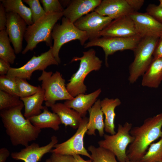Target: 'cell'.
I'll list each match as a JSON object with an SVG mask.
<instances>
[{"label": "cell", "instance_id": "6da1fadb", "mask_svg": "<svg viewBox=\"0 0 162 162\" xmlns=\"http://www.w3.org/2000/svg\"><path fill=\"white\" fill-rule=\"evenodd\" d=\"M23 103L15 107L1 110L0 116L7 134L13 146L25 147L36 140L41 130L34 126L22 114Z\"/></svg>", "mask_w": 162, "mask_h": 162}, {"label": "cell", "instance_id": "7a4b0ae2", "mask_svg": "<svg viewBox=\"0 0 162 162\" xmlns=\"http://www.w3.org/2000/svg\"><path fill=\"white\" fill-rule=\"evenodd\" d=\"M162 112L146 118L141 126L132 128L130 133L134 139L127 151L128 160L139 161L150 145L162 137Z\"/></svg>", "mask_w": 162, "mask_h": 162}, {"label": "cell", "instance_id": "3957f363", "mask_svg": "<svg viewBox=\"0 0 162 162\" xmlns=\"http://www.w3.org/2000/svg\"><path fill=\"white\" fill-rule=\"evenodd\" d=\"M63 16L62 13H46L33 24L28 26L24 38L27 45L22 54H25L28 51L32 50L39 43L42 42H45L50 48L52 47V29Z\"/></svg>", "mask_w": 162, "mask_h": 162}, {"label": "cell", "instance_id": "277c9868", "mask_svg": "<svg viewBox=\"0 0 162 162\" xmlns=\"http://www.w3.org/2000/svg\"><path fill=\"white\" fill-rule=\"evenodd\" d=\"M83 54L81 57H74L70 62L80 61L78 69L72 75L66 85L68 92L74 98L85 93L87 88L84 83L85 78L91 72L99 70L102 66V61L96 55L94 49L84 51Z\"/></svg>", "mask_w": 162, "mask_h": 162}, {"label": "cell", "instance_id": "5b68a950", "mask_svg": "<svg viewBox=\"0 0 162 162\" xmlns=\"http://www.w3.org/2000/svg\"><path fill=\"white\" fill-rule=\"evenodd\" d=\"M160 37L147 36L142 38L133 51L134 58L129 66L128 80L136 82L146 72L153 58V54Z\"/></svg>", "mask_w": 162, "mask_h": 162}, {"label": "cell", "instance_id": "8992f818", "mask_svg": "<svg viewBox=\"0 0 162 162\" xmlns=\"http://www.w3.org/2000/svg\"><path fill=\"white\" fill-rule=\"evenodd\" d=\"M51 36L53 40L52 53L59 64L61 63L59 52L63 45L73 40H78L81 45H84L86 42L89 39L86 32L78 29L74 23L64 17L62 18L61 24L56 23L55 25Z\"/></svg>", "mask_w": 162, "mask_h": 162}, {"label": "cell", "instance_id": "52a82bcc", "mask_svg": "<svg viewBox=\"0 0 162 162\" xmlns=\"http://www.w3.org/2000/svg\"><path fill=\"white\" fill-rule=\"evenodd\" d=\"M38 80L41 82V88L44 91L46 106L50 107L56 101L70 100L74 98L68 92L65 80L59 72L53 73L52 71H43Z\"/></svg>", "mask_w": 162, "mask_h": 162}, {"label": "cell", "instance_id": "ba28073f", "mask_svg": "<svg viewBox=\"0 0 162 162\" xmlns=\"http://www.w3.org/2000/svg\"><path fill=\"white\" fill-rule=\"evenodd\" d=\"M132 124L128 122L123 125L119 124L117 132L113 135L104 134V139L99 141V146L107 149L113 153L119 162H126L128 159L127 148L134 140L130 131Z\"/></svg>", "mask_w": 162, "mask_h": 162}, {"label": "cell", "instance_id": "9c48e42d", "mask_svg": "<svg viewBox=\"0 0 162 162\" xmlns=\"http://www.w3.org/2000/svg\"><path fill=\"white\" fill-rule=\"evenodd\" d=\"M142 38L137 35L127 37H102L89 41L84 45L87 48L93 46L101 47L105 53V64L108 67V56L118 51L133 50Z\"/></svg>", "mask_w": 162, "mask_h": 162}, {"label": "cell", "instance_id": "30bf717a", "mask_svg": "<svg viewBox=\"0 0 162 162\" xmlns=\"http://www.w3.org/2000/svg\"><path fill=\"white\" fill-rule=\"evenodd\" d=\"M59 64L53 55L51 47L39 56H33L21 67L17 68L10 67L6 75L9 77L29 80L34 72L37 70L42 71L50 65H58Z\"/></svg>", "mask_w": 162, "mask_h": 162}, {"label": "cell", "instance_id": "8fae6325", "mask_svg": "<svg viewBox=\"0 0 162 162\" xmlns=\"http://www.w3.org/2000/svg\"><path fill=\"white\" fill-rule=\"evenodd\" d=\"M88 118L85 117L78 128L76 132L66 141L54 146L51 152L56 154L73 156L75 154L82 155L92 159V157L85 148L84 138L87 130V124Z\"/></svg>", "mask_w": 162, "mask_h": 162}, {"label": "cell", "instance_id": "7c38bea8", "mask_svg": "<svg viewBox=\"0 0 162 162\" xmlns=\"http://www.w3.org/2000/svg\"><path fill=\"white\" fill-rule=\"evenodd\" d=\"M112 20L94 11L82 17L74 24L79 29L86 32L90 40L101 37L100 32Z\"/></svg>", "mask_w": 162, "mask_h": 162}, {"label": "cell", "instance_id": "4fadbf2b", "mask_svg": "<svg viewBox=\"0 0 162 162\" xmlns=\"http://www.w3.org/2000/svg\"><path fill=\"white\" fill-rule=\"evenodd\" d=\"M7 20L5 30L16 54H18L22 50V41L27 24L24 19L14 12L7 13Z\"/></svg>", "mask_w": 162, "mask_h": 162}, {"label": "cell", "instance_id": "5bb4252c", "mask_svg": "<svg viewBox=\"0 0 162 162\" xmlns=\"http://www.w3.org/2000/svg\"><path fill=\"white\" fill-rule=\"evenodd\" d=\"M129 16L134 23L138 34L142 38L162 35V23L146 12L134 11Z\"/></svg>", "mask_w": 162, "mask_h": 162}, {"label": "cell", "instance_id": "9a60e30c", "mask_svg": "<svg viewBox=\"0 0 162 162\" xmlns=\"http://www.w3.org/2000/svg\"><path fill=\"white\" fill-rule=\"evenodd\" d=\"M58 142L57 136L53 135L51 137L50 142L45 146H40L38 143L34 142L19 152H12L11 156L14 160L24 162H38L44 155L51 152Z\"/></svg>", "mask_w": 162, "mask_h": 162}, {"label": "cell", "instance_id": "2e32d148", "mask_svg": "<svg viewBox=\"0 0 162 162\" xmlns=\"http://www.w3.org/2000/svg\"><path fill=\"white\" fill-rule=\"evenodd\" d=\"M100 35V37H127L138 34L133 20L126 15L112 20Z\"/></svg>", "mask_w": 162, "mask_h": 162}, {"label": "cell", "instance_id": "e0dca14e", "mask_svg": "<svg viewBox=\"0 0 162 162\" xmlns=\"http://www.w3.org/2000/svg\"><path fill=\"white\" fill-rule=\"evenodd\" d=\"M94 11L112 20L129 15L134 12L126 0H102Z\"/></svg>", "mask_w": 162, "mask_h": 162}, {"label": "cell", "instance_id": "ac0fdd59", "mask_svg": "<svg viewBox=\"0 0 162 162\" xmlns=\"http://www.w3.org/2000/svg\"><path fill=\"white\" fill-rule=\"evenodd\" d=\"M101 0H74L70 2L63 12V16L74 23L82 17L94 11Z\"/></svg>", "mask_w": 162, "mask_h": 162}, {"label": "cell", "instance_id": "d6986e66", "mask_svg": "<svg viewBox=\"0 0 162 162\" xmlns=\"http://www.w3.org/2000/svg\"><path fill=\"white\" fill-rule=\"evenodd\" d=\"M101 91L99 88L89 94H80L71 100H66L64 104L76 111L83 118L86 117L87 111L97 100Z\"/></svg>", "mask_w": 162, "mask_h": 162}, {"label": "cell", "instance_id": "ffe728a7", "mask_svg": "<svg viewBox=\"0 0 162 162\" xmlns=\"http://www.w3.org/2000/svg\"><path fill=\"white\" fill-rule=\"evenodd\" d=\"M101 100L98 99L88 110L89 118L87 124L86 134L95 136V130H98L100 137L104 135V114L101 110Z\"/></svg>", "mask_w": 162, "mask_h": 162}, {"label": "cell", "instance_id": "44dd1931", "mask_svg": "<svg viewBox=\"0 0 162 162\" xmlns=\"http://www.w3.org/2000/svg\"><path fill=\"white\" fill-rule=\"evenodd\" d=\"M50 107L52 112L58 116L61 123L66 127L69 126L74 129H77L82 120L83 118L77 112L64 104L55 103Z\"/></svg>", "mask_w": 162, "mask_h": 162}, {"label": "cell", "instance_id": "7402d4cb", "mask_svg": "<svg viewBox=\"0 0 162 162\" xmlns=\"http://www.w3.org/2000/svg\"><path fill=\"white\" fill-rule=\"evenodd\" d=\"M121 104L118 98H106L100 101L101 110L105 116L104 131L110 135L115 134V109Z\"/></svg>", "mask_w": 162, "mask_h": 162}, {"label": "cell", "instance_id": "603a6c76", "mask_svg": "<svg viewBox=\"0 0 162 162\" xmlns=\"http://www.w3.org/2000/svg\"><path fill=\"white\" fill-rule=\"evenodd\" d=\"M162 82V58H153L142 76L141 85L152 88H158Z\"/></svg>", "mask_w": 162, "mask_h": 162}, {"label": "cell", "instance_id": "cb8c5ba5", "mask_svg": "<svg viewBox=\"0 0 162 162\" xmlns=\"http://www.w3.org/2000/svg\"><path fill=\"white\" fill-rule=\"evenodd\" d=\"M27 119L34 126L41 130L50 128L57 131L59 129V125L62 124L58 116L49 111L46 106H44L42 112Z\"/></svg>", "mask_w": 162, "mask_h": 162}, {"label": "cell", "instance_id": "d4e9b609", "mask_svg": "<svg viewBox=\"0 0 162 162\" xmlns=\"http://www.w3.org/2000/svg\"><path fill=\"white\" fill-rule=\"evenodd\" d=\"M24 107V116L26 118L39 115L44 106L42 105L44 100V91L39 86L38 91L30 96L20 98Z\"/></svg>", "mask_w": 162, "mask_h": 162}, {"label": "cell", "instance_id": "484cf974", "mask_svg": "<svg viewBox=\"0 0 162 162\" xmlns=\"http://www.w3.org/2000/svg\"><path fill=\"white\" fill-rule=\"evenodd\" d=\"M0 1L7 13L13 12L17 14L24 20L28 26L33 23L30 9L23 4L22 0H1Z\"/></svg>", "mask_w": 162, "mask_h": 162}, {"label": "cell", "instance_id": "4316f807", "mask_svg": "<svg viewBox=\"0 0 162 162\" xmlns=\"http://www.w3.org/2000/svg\"><path fill=\"white\" fill-rule=\"evenodd\" d=\"M10 41L5 30L0 32V58L13 64L16 58L14 49L10 44Z\"/></svg>", "mask_w": 162, "mask_h": 162}, {"label": "cell", "instance_id": "83f0119b", "mask_svg": "<svg viewBox=\"0 0 162 162\" xmlns=\"http://www.w3.org/2000/svg\"><path fill=\"white\" fill-rule=\"evenodd\" d=\"M88 149L91 153L93 162H117L115 154L107 149L93 145L90 146Z\"/></svg>", "mask_w": 162, "mask_h": 162}, {"label": "cell", "instance_id": "f1b7e54d", "mask_svg": "<svg viewBox=\"0 0 162 162\" xmlns=\"http://www.w3.org/2000/svg\"><path fill=\"white\" fill-rule=\"evenodd\" d=\"M141 162H162V137L155 143H152L139 161Z\"/></svg>", "mask_w": 162, "mask_h": 162}, {"label": "cell", "instance_id": "f546056e", "mask_svg": "<svg viewBox=\"0 0 162 162\" xmlns=\"http://www.w3.org/2000/svg\"><path fill=\"white\" fill-rule=\"evenodd\" d=\"M20 97L0 90V110L9 109L23 103Z\"/></svg>", "mask_w": 162, "mask_h": 162}, {"label": "cell", "instance_id": "4dcf8cb0", "mask_svg": "<svg viewBox=\"0 0 162 162\" xmlns=\"http://www.w3.org/2000/svg\"><path fill=\"white\" fill-rule=\"evenodd\" d=\"M20 98H25L32 96L38 90L39 86H35L29 83L26 80L15 78Z\"/></svg>", "mask_w": 162, "mask_h": 162}, {"label": "cell", "instance_id": "1f68e13d", "mask_svg": "<svg viewBox=\"0 0 162 162\" xmlns=\"http://www.w3.org/2000/svg\"><path fill=\"white\" fill-rule=\"evenodd\" d=\"M0 90L19 97L15 78L0 75Z\"/></svg>", "mask_w": 162, "mask_h": 162}, {"label": "cell", "instance_id": "d6a6232c", "mask_svg": "<svg viewBox=\"0 0 162 162\" xmlns=\"http://www.w3.org/2000/svg\"><path fill=\"white\" fill-rule=\"evenodd\" d=\"M23 2L28 4L29 7L33 23L46 14L39 0H23Z\"/></svg>", "mask_w": 162, "mask_h": 162}, {"label": "cell", "instance_id": "836d02e7", "mask_svg": "<svg viewBox=\"0 0 162 162\" xmlns=\"http://www.w3.org/2000/svg\"><path fill=\"white\" fill-rule=\"evenodd\" d=\"M46 13H63L64 9L58 0H40Z\"/></svg>", "mask_w": 162, "mask_h": 162}, {"label": "cell", "instance_id": "e575fe53", "mask_svg": "<svg viewBox=\"0 0 162 162\" xmlns=\"http://www.w3.org/2000/svg\"><path fill=\"white\" fill-rule=\"evenodd\" d=\"M146 13L162 23V8L154 4H150L147 7Z\"/></svg>", "mask_w": 162, "mask_h": 162}, {"label": "cell", "instance_id": "d590c367", "mask_svg": "<svg viewBox=\"0 0 162 162\" xmlns=\"http://www.w3.org/2000/svg\"><path fill=\"white\" fill-rule=\"evenodd\" d=\"M50 158L52 162H74L73 156L52 153Z\"/></svg>", "mask_w": 162, "mask_h": 162}, {"label": "cell", "instance_id": "8d00e7d4", "mask_svg": "<svg viewBox=\"0 0 162 162\" xmlns=\"http://www.w3.org/2000/svg\"><path fill=\"white\" fill-rule=\"evenodd\" d=\"M7 18V13L2 3L0 4V30H6Z\"/></svg>", "mask_w": 162, "mask_h": 162}, {"label": "cell", "instance_id": "74e56055", "mask_svg": "<svg viewBox=\"0 0 162 162\" xmlns=\"http://www.w3.org/2000/svg\"><path fill=\"white\" fill-rule=\"evenodd\" d=\"M153 57V58H162V35L159 38L154 49Z\"/></svg>", "mask_w": 162, "mask_h": 162}, {"label": "cell", "instance_id": "f35d334b", "mask_svg": "<svg viewBox=\"0 0 162 162\" xmlns=\"http://www.w3.org/2000/svg\"><path fill=\"white\" fill-rule=\"evenodd\" d=\"M134 11H137L140 9L144 4V0H126Z\"/></svg>", "mask_w": 162, "mask_h": 162}, {"label": "cell", "instance_id": "ab89813d", "mask_svg": "<svg viewBox=\"0 0 162 162\" xmlns=\"http://www.w3.org/2000/svg\"><path fill=\"white\" fill-rule=\"evenodd\" d=\"M10 64L0 58V75H7L10 68Z\"/></svg>", "mask_w": 162, "mask_h": 162}, {"label": "cell", "instance_id": "60d3db41", "mask_svg": "<svg viewBox=\"0 0 162 162\" xmlns=\"http://www.w3.org/2000/svg\"><path fill=\"white\" fill-rule=\"evenodd\" d=\"M10 154L8 149L6 148H2L0 149V162H5Z\"/></svg>", "mask_w": 162, "mask_h": 162}, {"label": "cell", "instance_id": "b9f144b4", "mask_svg": "<svg viewBox=\"0 0 162 162\" xmlns=\"http://www.w3.org/2000/svg\"><path fill=\"white\" fill-rule=\"evenodd\" d=\"M74 158V162H93L91 160H85L80 155L75 154L73 155Z\"/></svg>", "mask_w": 162, "mask_h": 162}, {"label": "cell", "instance_id": "7bdbcfd3", "mask_svg": "<svg viewBox=\"0 0 162 162\" xmlns=\"http://www.w3.org/2000/svg\"><path fill=\"white\" fill-rule=\"evenodd\" d=\"M159 1L160 3L158 5L159 7L162 8V0H159Z\"/></svg>", "mask_w": 162, "mask_h": 162}, {"label": "cell", "instance_id": "ee69618b", "mask_svg": "<svg viewBox=\"0 0 162 162\" xmlns=\"http://www.w3.org/2000/svg\"><path fill=\"white\" fill-rule=\"evenodd\" d=\"M45 162H52L51 159L50 158L47 159Z\"/></svg>", "mask_w": 162, "mask_h": 162}, {"label": "cell", "instance_id": "f6af8a7d", "mask_svg": "<svg viewBox=\"0 0 162 162\" xmlns=\"http://www.w3.org/2000/svg\"><path fill=\"white\" fill-rule=\"evenodd\" d=\"M126 162H132L130 161L128 159L127 161H126Z\"/></svg>", "mask_w": 162, "mask_h": 162}, {"label": "cell", "instance_id": "bcb514c9", "mask_svg": "<svg viewBox=\"0 0 162 162\" xmlns=\"http://www.w3.org/2000/svg\"><path fill=\"white\" fill-rule=\"evenodd\" d=\"M136 162H140V161H137Z\"/></svg>", "mask_w": 162, "mask_h": 162}, {"label": "cell", "instance_id": "7dc6e473", "mask_svg": "<svg viewBox=\"0 0 162 162\" xmlns=\"http://www.w3.org/2000/svg\"></svg>", "mask_w": 162, "mask_h": 162}]
</instances>
